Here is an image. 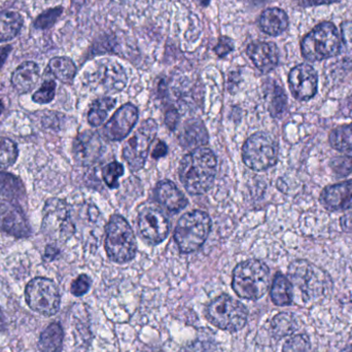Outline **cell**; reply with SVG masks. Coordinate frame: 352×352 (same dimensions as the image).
<instances>
[{
	"label": "cell",
	"mask_w": 352,
	"mask_h": 352,
	"mask_svg": "<svg viewBox=\"0 0 352 352\" xmlns=\"http://www.w3.org/2000/svg\"><path fill=\"white\" fill-rule=\"evenodd\" d=\"M217 167V157L212 151L196 148L186 155L180 162V182L190 194H204L212 186Z\"/></svg>",
	"instance_id": "1"
},
{
	"label": "cell",
	"mask_w": 352,
	"mask_h": 352,
	"mask_svg": "<svg viewBox=\"0 0 352 352\" xmlns=\"http://www.w3.org/2000/svg\"><path fill=\"white\" fill-rule=\"evenodd\" d=\"M269 285L270 270L262 261H244L234 269L232 287L242 299H261L268 291Z\"/></svg>",
	"instance_id": "2"
},
{
	"label": "cell",
	"mask_w": 352,
	"mask_h": 352,
	"mask_svg": "<svg viewBox=\"0 0 352 352\" xmlns=\"http://www.w3.org/2000/svg\"><path fill=\"white\" fill-rule=\"evenodd\" d=\"M289 279L303 296L304 301L316 302L330 292L332 280L322 269L305 260H298L289 267Z\"/></svg>",
	"instance_id": "3"
},
{
	"label": "cell",
	"mask_w": 352,
	"mask_h": 352,
	"mask_svg": "<svg viewBox=\"0 0 352 352\" xmlns=\"http://www.w3.org/2000/svg\"><path fill=\"white\" fill-rule=\"evenodd\" d=\"M341 41L340 33L333 23H320L302 41V55L312 62L335 57L340 53Z\"/></svg>",
	"instance_id": "4"
},
{
	"label": "cell",
	"mask_w": 352,
	"mask_h": 352,
	"mask_svg": "<svg viewBox=\"0 0 352 352\" xmlns=\"http://www.w3.org/2000/svg\"><path fill=\"white\" fill-rule=\"evenodd\" d=\"M211 230L210 217L204 211L184 213L176 226L175 239L182 254L198 250L208 238Z\"/></svg>",
	"instance_id": "5"
},
{
	"label": "cell",
	"mask_w": 352,
	"mask_h": 352,
	"mask_svg": "<svg viewBox=\"0 0 352 352\" xmlns=\"http://www.w3.org/2000/svg\"><path fill=\"white\" fill-rule=\"evenodd\" d=\"M105 250L113 262L124 264L135 256L138 250L133 230L121 215H113L107 226Z\"/></svg>",
	"instance_id": "6"
},
{
	"label": "cell",
	"mask_w": 352,
	"mask_h": 352,
	"mask_svg": "<svg viewBox=\"0 0 352 352\" xmlns=\"http://www.w3.org/2000/svg\"><path fill=\"white\" fill-rule=\"evenodd\" d=\"M248 316L245 306L227 295L213 300L206 309V318L211 324L230 332L243 329L248 322Z\"/></svg>",
	"instance_id": "7"
},
{
	"label": "cell",
	"mask_w": 352,
	"mask_h": 352,
	"mask_svg": "<svg viewBox=\"0 0 352 352\" xmlns=\"http://www.w3.org/2000/svg\"><path fill=\"white\" fill-rule=\"evenodd\" d=\"M43 230L45 235L57 242H66L76 233L72 209L65 201L51 199L45 203Z\"/></svg>",
	"instance_id": "8"
},
{
	"label": "cell",
	"mask_w": 352,
	"mask_h": 352,
	"mask_svg": "<svg viewBox=\"0 0 352 352\" xmlns=\"http://www.w3.org/2000/svg\"><path fill=\"white\" fill-rule=\"evenodd\" d=\"M277 159L278 146L274 138L265 132L250 136L242 148V160L252 170H267L276 164Z\"/></svg>",
	"instance_id": "9"
},
{
	"label": "cell",
	"mask_w": 352,
	"mask_h": 352,
	"mask_svg": "<svg viewBox=\"0 0 352 352\" xmlns=\"http://www.w3.org/2000/svg\"><path fill=\"white\" fill-rule=\"evenodd\" d=\"M25 299L31 310L45 316H55L61 303L57 285L45 277L29 281L25 289Z\"/></svg>",
	"instance_id": "10"
},
{
	"label": "cell",
	"mask_w": 352,
	"mask_h": 352,
	"mask_svg": "<svg viewBox=\"0 0 352 352\" xmlns=\"http://www.w3.org/2000/svg\"><path fill=\"white\" fill-rule=\"evenodd\" d=\"M158 126L153 119L146 120L136 130L124 146L123 157L130 169L138 171L146 164L152 142L156 138Z\"/></svg>",
	"instance_id": "11"
},
{
	"label": "cell",
	"mask_w": 352,
	"mask_h": 352,
	"mask_svg": "<svg viewBox=\"0 0 352 352\" xmlns=\"http://www.w3.org/2000/svg\"><path fill=\"white\" fill-rule=\"evenodd\" d=\"M138 229L144 239L153 244H159L166 239L170 230V223L162 211L146 208L138 217Z\"/></svg>",
	"instance_id": "12"
},
{
	"label": "cell",
	"mask_w": 352,
	"mask_h": 352,
	"mask_svg": "<svg viewBox=\"0 0 352 352\" xmlns=\"http://www.w3.org/2000/svg\"><path fill=\"white\" fill-rule=\"evenodd\" d=\"M289 85L296 99L300 101L310 100L318 92V74L312 66L300 64L289 72Z\"/></svg>",
	"instance_id": "13"
},
{
	"label": "cell",
	"mask_w": 352,
	"mask_h": 352,
	"mask_svg": "<svg viewBox=\"0 0 352 352\" xmlns=\"http://www.w3.org/2000/svg\"><path fill=\"white\" fill-rule=\"evenodd\" d=\"M138 120V111L133 104L127 103L120 107L103 129V134L111 142H121L129 135Z\"/></svg>",
	"instance_id": "14"
},
{
	"label": "cell",
	"mask_w": 352,
	"mask_h": 352,
	"mask_svg": "<svg viewBox=\"0 0 352 352\" xmlns=\"http://www.w3.org/2000/svg\"><path fill=\"white\" fill-rule=\"evenodd\" d=\"M0 230L16 238L30 236L31 228L22 209L12 201L0 200Z\"/></svg>",
	"instance_id": "15"
},
{
	"label": "cell",
	"mask_w": 352,
	"mask_h": 352,
	"mask_svg": "<svg viewBox=\"0 0 352 352\" xmlns=\"http://www.w3.org/2000/svg\"><path fill=\"white\" fill-rule=\"evenodd\" d=\"M102 140L96 132L85 131L74 142V157L82 166H92L98 162L104 153Z\"/></svg>",
	"instance_id": "16"
},
{
	"label": "cell",
	"mask_w": 352,
	"mask_h": 352,
	"mask_svg": "<svg viewBox=\"0 0 352 352\" xmlns=\"http://www.w3.org/2000/svg\"><path fill=\"white\" fill-rule=\"evenodd\" d=\"M94 82L104 92H120L127 85V74L121 64L113 60L98 62L95 68Z\"/></svg>",
	"instance_id": "17"
},
{
	"label": "cell",
	"mask_w": 352,
	"mask_h": 352,
	"mask_svg": "<svg viewBox=\"0 0 352 352\" xmlns=\"http://www.w3.org/2000/svg\"><path fill=\"white\" fill-rule=\"evenodd\" d=\"M320 201L327 210L352 209V179L327 186L320 192Z\"/></svg>",
	"instance_id": "18"
},
{
	"label": "cell",
	"mask_w": 352,
	"mask_h": 352,
	"mask_svg": "<svg viewBox=\"0 0 352 352\" xmlns=\"http://www.w3.org/2000/svg\"><path fill=\"white\" fill-rule=\"evenodd\" d=\"M248 55L263 74L272 72L278 65L279 52L275 43L265 41L250 43L248 47Z\"/></svg>",
	"instance_id": "19"
},
{
	"label": "cell",
	"mask_w": 352,
	"mask_h": 352,
	"mask_svg": "<svg viewBox=\"0 0 352 352\" xmlns=\"http://www.w3.org/2000/svg\"><path fill=\"white\" fill-rule=\"evenodd\" d=\"M155 198L161 206L170 212H178L188 205L186 197L171 180L159 182L155 190Z\"/></svg>",
	"instance_id": "20"
},
{
	"label": "cell",
	"mask_w": 352,
	"mask_h": 352,
	"mask_svg": "<svg viewBox=\"0 0 352 352\" xmlns=\"http://www.w3.org/2000/svg\"><path fill=\"white\" fill-rule=\"evenodd\" d=\"M39 76L41 70L35 62H24L12 72V87L20 94H26L35 88L38 82Z\"/></svg>",
	"instance_id": "21"
},
{
	"label": "cell",
	"mask_w": 352,
	"mask_h": 352,
	"mask_svg": "<svg viewBox=\"0 0 352 352\" xmlns=\"http://www.w3.org/2000/svg\"><path fill=\"white\" fill-rule=\"evenodd\" d=\"M209 138L204 124L199 119H190L186 122L179 136L180 144L184 148H196L205 146L208 142Z\"/></svg>",
	"instance_id": "22"
},
{
	"label": "cell",
	"mask_w": 352,
	"mask_h": 352,
	"mask_svg": "<svg viewBox=\"0 0 352 352\" xmlns=\"http://www.w3.org/2000/svg\"><path fill=\"white\" fill-rule=\"evenodd\" d=\"M260 27L267 34L277 36L283 34L289 27V16L280 8H268L261 14Z\"/></svg>",
	"instance_id": "23"
},
{
	"label": "cell",
	"mask_w": 352,
	"mask_h": 352,
	"mask_svg": "<svg viewBox=\"0 0 352 352\" xmlns=\"http://www.w3.org/2000/svg\"><path fill=\"white\" fill-rule=\"evenodd\" d=\"M24 20L14 10L0 12V43L12 41L20 33Z\"/></svg>",
	"instance_id": "24"
},
{
	"label": "cell",
	"mask_w": 352,
	"mask_h": 352,
	"mask_svg": "<svg viewBox=\"0 0 352 352\" xmlns=\"http://www.w3.org/2000/svg\"><path fill=\"white\" fill-rule=\"evenodd\" d=\"M270 296L275 305H291L293 302L294 287L289 279L281 273H277L273 279Z\"/></svg>",
	"instance_id": "25"
},
{
	"label": "cell",
	"mask_w": 352,
	"mask_h": 352,
	"mask_svg": "<svg viewBox=\"0 0 352 352\" xmlns=\"http://www.w3.org/2000/svg\"><path fill=\"white\" fill-rule=\"evenodd\" d=\"M64 332L58 322L50 324L39 338L41 352H62L63 349Z\"/></svg>",
	"instance_id": "26"
},
{
	"label": "cell",
	"mask_w": 352,
	"mask_h": 352,
	"mask_svg": "<svg viewBox=\"0 0 352 352\" xmlns=\"http://www.w3.org/2000/svg\"><path fill=\"white\" fill-rule=\"evenodd\" d=\"M50 74L64 84H69L76 78V66L70 58L55 57L47 65Z\"/></svg>",
	"instance_id": "27"
},
{
	"label": "cell",
	"mask_w": 352,
	"mask_h": 352,
	"mask_svg": "<svg viewBox=\"0 0 352 352\" xmlns=\"http://www.w3.org/2000/svg\"><path fill=\"white\" fill-rule=\"evenodd\" d=\"M0 195L10 200H24L25 186L22 180L14 175L0 171Z\"/></svg>",
	"instance_id": "28"
},
{
	"label": "cell",
	"mask_w": 352,
	"mask_h": 352,
	"mask_svg": "<svg viewBox=\"0 0 352 352\" xmlns=\"http://www.w3.org/2000/svg\"><path fill=\"white\" fill-rule=\"evenodd\" d=\"M116 107V99L102 97L97 99L91 105L88 113V122L93 127H99L109 116V111Z\"/></svg>",
	"instance_id": "29"
},
{
	"label": "cell",
	"mask_w": 352,
	"mask_h": 352,
	"mask_svg": "<svg viewBox=\"0 0 352 352\" xmlns=\"http://www.w3.org/2000/svg\"><path fill=\"white\" fill-rule=\"evenodd\" d=\"M271 330L275 338H285L297 330V320L293 314L287 312L277 314L271 322Z\"/></svg>",
	"instance_id": "30"
},
{
	"label": "cell",
	"mask_w": 352,
	"mask_h": 352,
	"mask_svg": "<svg viewBox=\"0 0 352 352\" xmlns=\"http://www.w3.org/2000/svg\"><path fill=\"white\" fill-rule=\"evenodd\" d=\"M329 142L335 150L352 154V124L335 128L329 136Z\"/></svg>",
	"instance_id": "31"
},
{
	"label": "cell",
	"mask_w": 352,
	"mask_h": 352,
	"mask_svg": "<svg viewBox=\"0 0 352 352\" xmlns=\"http://www.w3.org/2000/svg\"><path fill=\"white\" fill-rule=\"evenodd\" d=\"M18 146L10 138L0 136V168L12 166L18 159Z\"/></svg>",
	"instance_id": "32"
},
{
	"label": "cell",
	"mask_w": 352,
	"mask_h": 352,
	"mask_svg": "<svg viewBox=\"0 0 352 352\" xmlns=\"http://www.w3.org/2000/svg\"><path fill=\"white\" fill-rule=\"evenodd\" d=\"M124 175V167L121 163L111 162L103 167L102 176L103 180L107 186L111 188H118L119 186V178Z\"/></svg>",
	"instance_id": "33"
},
{
	"label": "cell",
	"mask_w": 352,
	"mask_h": 352,
	"mask_svg": "<svg viewBox=\"0 0 352 352\" xmlns=\"http://www.w3.org/2000/svg\"><path fill=\"white\" fill-rule=\"evenodd\" d=\"M56 82L53 80H47L43 82L41 88L32 95V100L39 104H47L55 98Z\"/></svg>",
	"instance_id": "34"
},
{
	"label": "cell",
	"mask_w": 352,
	"mask_h": 352,
	"mask_svg": "<svg viewBox=\"0 0 352 352\" xmlns=\"http://www.w3.org/2000/svg\"><path fill=\"white\" fill-rule=\"evenodd\" d=\"M63 12L61 6L51 8V10H45L43 14H39L34 21V27L39 30H45V29L51 28L56 21L59 19L60 14Z\"/></svg>",
	"instance_id": "35"
},
{
	"label": "cell",
	"mask_w": 352,
	"mask_h": 352,
	"mask_svg": "<svg viewBox=\"0 0 352 352\" xmlns=\"http://www.w3.org/2000/svg\"><path fill=\"white\" fill-rule=\"evenodd\" d=\"M287 98L285 91L280 87L275 86L273 89L272 98L270 102V113L273 117H280L287 109Z\"/></svg>",
	"instance_id": "36"
},
{
	"label": "cell",
	"mask_w": 352,
	"mask_h": 352,
	"mask_svg": "<svg viewBox=\"0 0 352 352\" xmlns=\"http://www.w3.org/2000/svg\"><path fill=\"white\" fill-rule=\"evenodd\" d=\"M311 343L305 335L292 337L283 345V352H310Z\"/></svg>",
	"instance_id": "37"
},
{
	"label": "cell",
	"mask_w": 352,
	"mask_h": 352,
	"mask_svg": "<svg viewBox=\"0 0 352 352\" xmlns=\"http://www.w3.org/2000/svg\"><path fill=\"white\" fill-rule=\"evenodd\" d=\"M333 173L338 177H344L352 173V157L339 156L332 159L330 163Z\"/></svg>",
	"instance_id": "38"
},
{
	"label": "cell",
	"mask_w": 352,
	"mask_h": 352,
	"mask_svg": "<svg viewBox=\"0 0 352 352\" xmlns=\"http://www.w3.org/2000/svg\"><path fill=\"white\" fill-rule=\"evenodd\" d=\"M91 283H92V281H91L90 277H89L88 275H80V276L72 283L70 292H72V295L76 296V297H82L85 294L88 293L91 287Z\"/></svg>",
	"instance_id": "39"
},
{
	"label": "cell",
	"mask_w": 352,
	"mask_h": 352,
	"mask_svg": "<svg viewBox=\"0 0 352 352\" xmlns=\"http://www.w3.org/2000/svg\"><path fill=\"white\" fill-rule=\"evenodd\" d=\"M234 50V43L231 38L227 36L221 37L219 43L215 45L214 52L219 57H225Z\"/></svg>",
	"instance_id": "40"
},
{
	"label": "cell",
	"mask_w": 352,
	"mask_h": 352,
	"mask_svg": "<svg viewBox=\"0 0 352 352\" xmlns=\"http://www.w3.org/2000/svg\"><path fill=\"white\" fill-rule=\"evenodd\" d=\"M293 1L302 8H311V6H329V4L336 3L340 0H293Z\"/></svg>",
	"instance_id": "41"
},
{
	"label": "cell",
	"mask_w": 352,
	"mask_h": 352,
	"mask_svg": "<svg viewBox=\"0 0 352 352\" xmlns=\"http://www.w3.org/2000/svg\"><path fill=\"white\" fill-rule=\"evenodd\" d=\"M342 39L349 49H352V21H346L341 25Z\"/></svg>",
	"instance_id": "42"
},
{
	"label": "cell",
	"mask_w": 352,
	"mask_h": 352,
	"mask_svg": "<svg viewBox=\"0 0 352 352\" xmlns=\"http://www.w3.org/2000/svg\"><path fill=\"white\" fill-rule=\"evenodd\" d=\"M178 121H179V115H178L176 109H171L166 111V113H165V123H166L169 129L173 131L177 126Z\"/></svg>",
	"instance_id": "43"
},
{
	"label": "cell",
	"mask_w": 352,
	"mask_h": 352,
	"mask_svg": "<svg viewBox=\"0 0 352 352\" xmlns=\"http://www.w3.org/2000/svg\"><path fill=\"white\" fill-rule=\"evenodd\" d=\"M168 153V146L163 142H159L153 150L152 157L154 159H160L166 156Z\"/></svg>",
	"instance_id": "44"
},
{
	"label": "cell",
	"mask_w": 352,
	"mask_h": 352,
	"mask_svg": "<svg viewBox=\"0 0 352 352\" xmlns=\"http://www.w3.org/2000/svg\"><path fill=\"white\" fill-rule=\"evenodd\" d=\"M340 226L343 231L352 234V212L341 217Z\"/></svg>",
	"instance_id": "45"
},
{
	"label": "cell",
	"mask_w": 352,
	"mask_h": 352,
	"mask_svg": "<svg viewBox=\"0 0 352 352\" xmlns=\"http://www.w3.org/2000/svg\"><path fill=\"white\" fill-rule=\"evenodd\" d=\"M60 250L55 245H47L45 248V258L47 261H53L59 256Z\"/></svg>",
	"instance_id": "46"
},
{
	"label": "cell",
	"mask_w": 352,
	"mask_h": 352,
	"mask_svg": "<svg viewBox=\"0 0 352 352\" xmlns=\"http://www.w3.org/2000/svg\"><path fill=\"white\" fill-rule=\"evenodd\" d=\"M12 52V45H6V47H0V69H1L3 64L6 63L8 55Z\"/></svg>",
	"instance_id": "47"
},
{
	"label": "cell",
	"mask_w": 352,
	"mask_h": 352,
	"mask_svg": "<svg viewBox=\"0 0 352 352\" xmlns=\"http://www.w3.org/2000/svg\"><path fill=\"white\" fill-rule=\"evenodd\" d=\"M6 327V322H4L3 314H2L1 309H0V330Z\"/></svg>",
	"instance_id": "48"
},
{
	"label": "cell",
	"mask_w": 352,
	"mask_h": 352,
	"mask_svg": "<svg viewBox=\"0 0 352 352\" xmlns=\"http://www.w3.org/2000/svg\"><path fill=\"white\" fill-rule=\"evenodd\" d=\"M4 109V104L3 102H2L1 99H0V116H1L2 111H3Z\"/></svg>",
	"instance_id": "49"
},
{
	"label": "cell",
	"mask_w": 352,
	"mask_h": 352,
	"mask_svg": "<svg viewBox=\"0 0 352 352\" xmlns=\"http://www.w3.org/2000/svg\"><path fill=\"white\" fill-rule=\"evenodd\" d=\"M202 1L204 6H207V4H208L209 0H202Z\"/></svg>",
	"instance_id": "50"
},
{
	"label": "cell",
	"mask_w": 352,
	"mask_h": 352,
	"mask_svg": "<svg viewBox=\"0 0 352 352\" xmlns=\"http://www.w3.org/2000/svg\"><path fill=\"white\" fill-rule=\"evenodd\" d=\"M342 352H352V349H345V351H343Z\"/></svg>",
	"instance_id": "51"
}]
</instances>
